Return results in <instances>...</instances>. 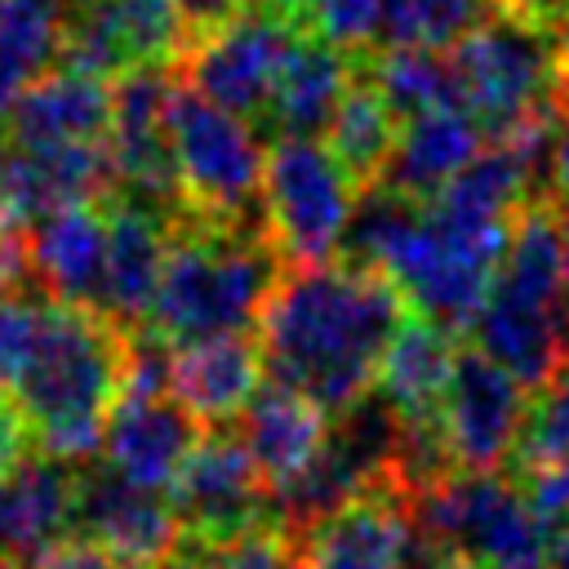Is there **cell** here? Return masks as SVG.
<instances>
[{
	"instance_id": "cell-1",
	"label": "cell",
	"mask_w": 569,
	"mask_h": 569,
	"mask_svg": "<svg viewBox=\"0 0 569 569\" xmlns=\"http://www.w3.org/2000/svg\"><path fill=\"white\" fill-rule=\"evenodd\" d=\"M409 316L400 289L360 262H311L280 276L258 320V347L271 382L342 413L373 391L382 351Z\"/></svg>"
},
{
	"instance_id": "cell-2",
	"label": "cell",
	"mask_w": 569,
	"mask_h": 569,
	"mask_svg": "<svg viewBox=\"0 0 569 569\" xmlns=\"http://www.w3.org/2000/svg\"><path fill=\"white\" fill-rule=\"evenodd\" d=\"M129 338L93 307L44 302L31 356L9 391L31 449L62 462H84L124 396Z\"/></svg>"
},
{
	"instance_id": "cell-3",
	"label": "cell",
	"mask_w": 569,
	"mask_h": 569,
	"mask_svg": "<svg viewBox=\"0 0 569 569\" xmlns=\"http://www.w3.org/2000/svg\"><path fill=\"white\" fill-rule=\"evenodd\" d=\"M280 253L262 222L182 218L169 231V253L142 320V333L182 347L213 333H249L280 284Z\"/></svg>"
},
{
	"instance_id": "cell-4",
	"label": "cell",
	"mask_w": 569,
	"mask_h": 569,
	"mask_svg": "<svg viewBox=\"0 0 569 569\" xmlns=\"http://www.w3.org/2000/svg\"><path fill=\"white\" fill-rule=\"evenodd\" d=\"M560 284H565L560 209H551L547 200H529L511 222L489 298L467 329L476 347L529 391H538L569 356L560 338Z\"/></svg>"
},
{
	"instance_id": "cell-5",
	"label": "cell",
	"mask_w": 569,
	"mask_h": 569,
	"mask_svg": "<svg viewBox=\"0 0 569 569\" xmlns=\"http://www.w3.org/2000/svg\"><path fill=\"white\" fill-rule=\"evenodd\" d=\"M458 98L480 120L489 138L511 133L525 120L565 107V62L551 27L507 9L493 0L489 13L471 22V31L449 49Z\"/></svg>"
},
{
	"instance_id": "cell-6",
	"label": "cell",
	"mask_w": 569,
	"mask_h": 569,
	"mask_svg": "<svg viewBox=\"0 0 569 569\" xmlns=\"http://www.w3.org/2000/svg\"><path fill=\"white\" fill-rule=\"evenodd\" d=\"M413 525L453 560L480 569L538 565L551 551V529L529 507L525 489L498 471H445L409 489Z\"/></svg>"
},
{
	"instance_id": "cell-7",
	"label": "cell",
	"mask_w": 569,
	"mask_h": 569,
	"mask_svg": "<svg viewBox=\"0 0 569 569\" xmlns=\"http://www.w3.org/2000/svg\"><path fill=\"white\" fill-rule=\"evenodd\" d=\"M169 147L187 218L209 222H262V169L267 151L253 120L209 102L191 84L173 89L169 102Z\"/></svg>"
},
{
	"instance_id": "cell-8",
	"label": "cell",
	"mask_w": 569,
	"mask_h": 569,
	"mask_svg": "<svg viewBox=\"0 0 569 569\" xmlns=\"http://www.w3.org/2000/svg\"><path fill=\"white\" fill-rule=\"evenodd\" d=\"M351 169L316 138H276L262 169V231L276 253L293 267L329 262L342 249L347 222L360 200Z\"/></svg>"
},
{
	"instance_id": "cell-9",
	"label": "cell",
	"mask_w": 569,
	"mask_h": 569,
	"mask_svg": "<svg viewBox=\"0 0 569 569\" xmlns=\"http://www.w3.org/2000/svg\"><path fill=\"white\" fill-rule=\"evenodd\" d=\"M298 569H453V560L413 525L409 493L382 480L302 529Z\"/></svg>"
},
{
	"instance_id": "cell-10",
	"label": "cell",
	"mask_w": 569,
	"mask_h": 569,
	"mask_svg": "<svg viewBox=\"0 0 569 569\" xmlns=\"http://www.w3.org/2000/svg\"><path fill=\"white\" fill-rule=\"evenodd\" d=\"M302 22L271 4H249L227 27L209 31L204 40L187 44V84L209 102L262 124L280 67L302 40Z\"/></svg>"
},
{
	"instance_id": "cell-11",
	"label": "cell",
	"mask_w": 569,
	"mask_h": 569,
	"mask_svg": "<svg viewBox=\"0 0 569 569\" xmlns=\"http://www.w3.org/2000/svg\"><path fill=\"white\" fill-rule=\"evenodd\" d=\"M169 502L187 538H231L258 525H276L271 485L262 480L244 440L227 436L222 427L200 436L169 489Z\"/></svg>"
},
{
	"instance_id": "cell-12",
	"label": "cell",
	"mask_w": 569,
	"mask_h": 569,
	"mask_svg": "<svg viewBox=\"0 0 569 569\" xmlns=\"http://www.w3.org/2000/svg\"><path fill=\"white\" fill-rule=\"evenodd\" d=\"M529 387H520L502 365H493L480 347L458 351L445 400H440V436L449 462L462 471H498L525 427Z\"/></svg>"
},
{
	"instance_id": "cell-13",
	"label": "cell",
	"mask_w": 569,
	"mask_h": 569,
	"mask_svg": "<svg viewBox=\"0 0 569 569\" xmlns=\"http://www.w3.org/2000/svg\"><path fill=\"white\" fill-rule=\"evenodd\" d=\"M178 516L169 493L138 489L120 480L107 462L76 471V533L102 547L124 569H156L178 542Z\"/></svg>"
},
{
	"instance_id": "cell-14",
	"label": "cell",
	"mask_w": 569,
	"mask_h": 569,
	"mask_svg": "<svg viewBox=\"0 0 569 569\" xmlns=\"http://www.w3.org/2000/svg\"><path fill=\"white\" fill-rule=\"evenodd\" d=\"M200 422L187 405H178L169 391H133L116 400L107 431H102V462L151 493H169L182 462L200 445Z\"/></svg>"
},
{
	"instance_id": "cell-15",
	"label": "cell",
	"mask_w": 569,
	"mask_h": 569,
	"mask_svg": "<svg viewBox=\"0 0 569 569\" xmlns=\"http://www.w3.org/2000/svg\"><path fill=\"white\" fill-rule=\"evenodd\" d=\"M76 471L53 453L27 449L0 471V560L36 565L44 551L76 533Z\"/></svg>"
},
{
	"instance_id": "cell-16",
	"label": "cell",
	"mask_w": 569,
	"mask_h": 569,
	"mask_svg": "<svg viewBox=\"0 0 569 569\" xmlns=\"http://www.w3.org/2000/svg\"><path fill=\"white\" fill-rule=\"evenodd\" d=\"M31 280L71 307L102 302V271H107V200H76L58 204L31 227L27 240Z\"/></svg>"
},
{
	"instance_id": "cell-17",
	"label": "cell",
	"mask_w": 569,
	"mask_h": 569,
	"mask_svg": "<svg viewBox=\"0 0 569 569\" xmlns=\"http://www.w3.org/2000/svg\"><path fill=\"white\" fill-rule=\"evenodd\" d=\"M267 382L262 347L249 333H213L169 347V396L196 413L204 427L240 418L253 391Z\"/></svg>"
},
{
	"instance_id": "cell-18",
	"label": "cell",
	"mask_w": 569,
	"mask_h": 569,
	"mask_svg": "<svg viewBox=\"0 0 569 569\" xmlns=\"http://www.w3.org/2000/svg\"><path fill=\"white\" fill-rule=\"evenodd\" d=\"M173 222L129 196L107 200V271H102V302L98 316H107L120 329H142L164 253H169Z\"/></svg>"
},
{
	"instance_id": "cell-19",
	"label": "cell",
	"mask_w": 569,
	"mask_h": 569,
	"mask_svg": "<svg viewBox=\"0 0 569 569\" xmlns=\"http://www.w3.org/2000/svg\"><path fill=\"white\" fill-rule=\"evenodd\" d=\"M111 124V84L93 71L58 67L36 76L4 116V138L22 147H71L102 142Z\"/></svg>"
},
{
	"instance_id": "cell-20",
	"label": "cell",
	"mask_w": 569,
	"mask_h": 569,
	"mask_svg": "<svg viewBox=\"0 0 569 569\" xmlns=\"http://www.w3.org/2000/svg\"><path fill=\"white\" fill-rule=\"evenodd\" d=\"M333 413H325L311 396L284 387V382H262L253 391V400L240 409V440L249 449V458L258 462L262 480L276 489L284 480H293L298 471H307L325 440H329Z\"/></svg>"
},
{
	"instance_id": "cell-21",
	"label": "cell",
	"mask_w": 569,
	"mask_h": 569,
	"mask_svg": "<svg viewBox=\"0 0 569 569\" xmlns=\"http://www.w3.org/2000/svg\"><path fill=\"white\" fill-rule=\"evenodd\" d=\"M485 147V129L467 107H436L400 120L396 147L382 164V187L431 200L449 178H458Z\"/></svg>"
},
{
	"instance_id": "cell-22",
	"label": "cell",
	"mask_w": 569,
	"mask_h": 569,
	"mask_svg": "<svg viewBox=\"0 0 569 569\" xmlns=\"http://www.w3.org/2000/svg\"><path fill=\"white\" fill-rule=\"evenodd\" d=\"M360 62L351 49H338L311 31H302V40L293 44V53L280 67L271 107L262 116V124L276 138H316L329 129L342 93L351 89Z\"/></svg>"
},
{
	"instance_id": "cell-23",
	"label": "cell",
	"mask_w": 569,
	"mask_h": 569,
	"mask_svg": "<svg viewBox=\"0 0 569 569\" xmlns=\"http://www.w3.org/2000/svg\"><path fill=\"white\" fill-rule=\"evenodd\" d=\"M453 360L458 347L449 342V329L409 311L382 351L373 391L396 409L400 422H436Z\"/></svg>"
},
{
	"instance_id": "cell-24",
	"label": "cell",
	"mask_w": 569,
	"mask_h": 569,
	"mask_svg": "<svg viewBox=\"0 0 569 569\" xmlns=\"http://www.w3.org/2000/svg\"><path fill=\"white\" fill-rule=\"evenodd\" d=\"M396 133H400L396 111L387 107V98L373 89V80L360 67L351 89L342 93L329 129H325V147L351 169V178L360 187H373L382 178V164H387L391 147H396Z\"/></svg>"
},
{
	"instance_id": "cell-25",
	"label": "cell",
	"mask_w": 569,
	"mask_h": 569,
	"mask_svg": "<svg viewBox=\"0 0 569 569\" xmlns=\"http://www.w3.org/2000/svg\"><path fill=\"white\" fill-rule=\"evenodd\" d=\"M365 76L373 89L387 98L396 120L436 111V107H462L458 98V76L445 49L427 44H387L373 62H365Z\"/></svg>"
},
{
	"instance_id": "cell-26",
	"label": "cell",
	"mask_w": 569,
	"mask_h": 569,
	"mask_svg": "<svg viewBox=\"0 0 569 569\" xmlns=\"http://www.w3.org/2000/svg\"><path fill=\"white\" fill-rule=\"evenodd\" d=\"M156 569H298V538L280 525H258L231 538H187Z\"/></svg>"
},
{
	"instance_id": "cell-27",
	"label": "cell",
	"mask_w": 569,
	"mask_h": 569,
	"mask_svg": "<svg viewBox=\"0 0 569 569\" xmlns=\"http://www.w3.org/2000/svg\"><path fill=\"white\" fill-rule=\"evenodd\" d=\"M476 18L480 0H382V44L453 49Z\"/></svg>"
},
{
	"instance_id": "cell-28",
	"label": "cell",
	"mask_w": 569,
	"mask_h": 569,
	"mask_svg": "<svg viewBox=\"0 0 569 569\" xmlns=\"http://www.w3.org/2000/svg\"><path fill=\"white\" fill-rule=\"evenodd\" d=\"M556 453H569V356L529 396V413H525L520 440L511 449V462L516 467H533V462L556 458Z\"/></svg>"
},
{
	"instance_id": "cell-29",
	"label": "cell",
	"mask_w": 569,
	"mask_h": 569,
	"mask_svg": "<svg viewBox=\"0 0 569 569\" xmlns=\"http://www.w3.org/2000/svg\"><path fill=\"white\" fill-rule=\"evenodd\" d=\"M302 27L338 49H365L382 40V0H307Z\"/></svg>"
},
{
	"instance_id": "cell-30",
	"label": "cell",
	"mask_w": 569,
	"mask_h": 569,
	"mask_svg": "<svg viewBox=\"0 0 569 569\" xmlns=\"http://www.w3.org/2000/svg\"><path fill=\"white\" fill-rule=\"evenodd\" d=\"M40 316H44V298L31 293H0V400H9L31 342L40 333Z\"/></svg>"
},
{
	"instance_id": "cell-31",
	"label": "cell",
	"mask_w": 569,
	"mask_h": 569,
	"mask_svg": "<svg viewBox=\"0 0 569 569\" xmlns=\"http://www.w3.org/2000/svg\"><path fill=\"white\" fill-rule=\"evenodd\" d=\"M516 471H520V489H525L529 507L551 529V538L569 533V453H556V458H542V462L516 467Z\"/></svg>"
},
{
	"instance_id": "cell-32",
	"label": "cell",
	"mask_w": 569,
	"mask_h": 569,
	"mask_svg": "<svg viewBox=\"0 0 569 569\" xmlns=\"http://www.w3.org/2000/svg\"><path fill=\"white\" fill-rule=\"evenodd\" d=\"M249 4H258V0H173V13H178V22H182L187 44H196V40H204L209 31H218V27H227L231 18H240ZM182 53H187V49H182Z\"/></svg>"
},
{
	"instance_id": "cell-33",
	"label": "cell",
	"mask_w": 569,
	"mask_h": 569,
	"mask_svg": "<svg viewBox=\"0 0 569 569\" xmlns=\"http://www.w3.org/2000/svg\"><path fill=\"white\" fill-rule=\"evenodd\" d=\"M31 569H124V565L111 560L102 547H93V542H84V538H67V542H58L53 551H44Z\"/></svg>"
},
{
	"instance_id": "cell-34",
	"label": "cell",
	"mask_w": 569,
	"mask_h": 569,
	"mask_svg": "<svg viewBox=\"0 0 569 569\" xmlns=\"http://www.w3.org/2000/svg\"><path fill=\"white\" fill-rule=\"evenodd\" d=\"M27 276H31V267H27V240L18 231H4L0 227V293H13Z\"/></svg>"
},
{
	"instance_id": "cell-35",
	"label": "cell",
	"mask_w": 569,
	"mask_h": 569,
	"mask_svg": "<svg viewBox=\"0 0 569 569\" xmlns=\"http://www.w3.org/2000/svg\"><path fill=\"white\" fill-rule=\"evenodd\" d=\"M27 449H31V440H27V427H22L18 409L9 400H0V471H9Z\"/></svg>"
},
{
	"instance_id": "cell-36",
	"label": "cell",
	"mask_w": 569,
	"mask_h": 569,
	"mask_svg": "<svg viewBox=\"0 0 569 569\" xmlns=\"http://www.w3.org/2000/svg\"><path fill=\"white\" fill-rule=\"evenodd\" d=\"M551 182H556V191L569 200V93H565L560 129H556V142H551Z\"/></svg>"
},
{
	"instance_id": "cell-37",
	"label": "cell",
	"mask_w": 569,
	"mask_h": 569,
	"mask_svg": "<svg viewBox=\"0 0 569 569\" xmlns=\"http://www.w3.org/2000/svg\"><path fill=\"white\" fill-rule=\"evenodd\" d=\"M498 4H507V9L525 13V18L542 22V27H556V22L569 13V0H498Z\"/></svg>"
},
{
	"instance_id": "cell-38",
	"label": "cell",
	"mask_w": 569,
	"mask_h": 569,
	"mask_svg": "<svg viewBox=\"0 0 569 569\" xmlns=\"http://www.w3.org/2000/svg\"><path fill=\"white\" fill-rule=\"evenodd\" d=\"M560 236H565V284H560V338L569 351V204L560 209Z\"/></svg>"
},
{
	"instance_id": "cell-39",
	"label": "cell",
	"mask_w": 569,
	"mask_h": 569,
	"mask_svg": "<svg viewBox=\"0 0 569 569\" xmlns=\"http://www.w3.org/2000/svg\"><path fill=\"white\" fill-rule=\"evenodd\" d=\"M547 569H569V533H560L547 551Z\"/></svg>"
},
{
	"instance_id": "cell-40",
	"label": "cell",
	"mask_w": 569,
	"mask_h": 569,
	"mask_svg": "<svg viewBox=\"0 0 569 569\" xmlns=\"http://www.w3.org/2000/svg\"><path fill=\"white\" fill-rule=\"evenodd\" d=\"M262 4H271V9H280V13H289L293 22H302V9H307V0H262Z\"/></svg>"
},
{
	"instance_id": "cell-41",
	"label": "cell",
	"mask_w": 569,
	"mask_h": 569,
	"mask_svg": "<svg viewBox=\"0 0 569 569\" xmlns=\"http://www.w3.org/2000/svg\"><path fill=\"white\" fill-rule=\"evenodd\" d=\"M453 569H480V565H453ZM507 569H538V565H507Z\"/></svg>"
},
{
	"instance_id": "cell-42",
	"label": "cell",
	"mask_w": 569,
	"mask_h": 569,
	"mask_svg": "<svg viewBox=\"0 0 569 569\" xmlns=\"http://www.w3.org/2000/svg\"><path fill=\"white\" fill-rule=\"evenodd\" d=\"M0 569H22V565H4V560H0Z\"/></svg>"
}]
</instances>
